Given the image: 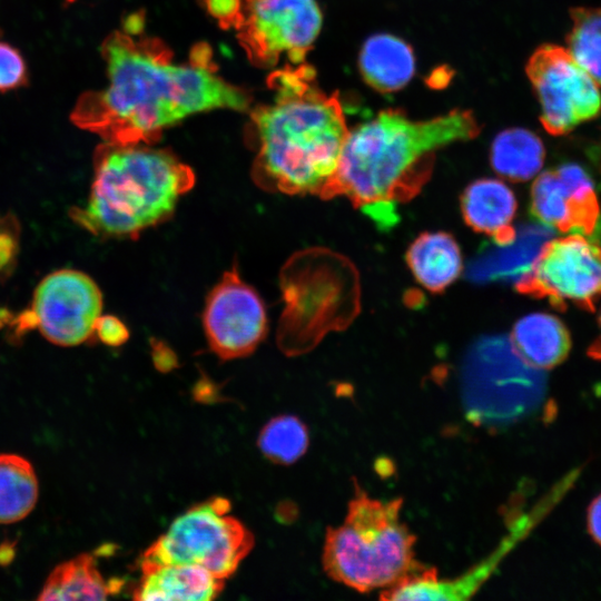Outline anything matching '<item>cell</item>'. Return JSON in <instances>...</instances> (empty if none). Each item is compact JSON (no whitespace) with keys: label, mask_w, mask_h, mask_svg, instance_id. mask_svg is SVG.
<instances>
[{"label":"cell","mask_w":601,"mask_h":601,"mask_svg":"<svg viewBox=\"0 0 601 601\" xmlns=\"http://www.w3.org/2000/svg\"><path fill=\"white\" fill-rule=\"evenodd\" d=\"M101 52L107 86L82 93L70 118L107 144H151L193 115L247 106L245 93L224 80L205 53L176 62L168 51L129 31L110 35Z\"/></svg>","instance_id":"cell-1"},{"label":"cell","mask_w":601,"mask_h":601,"mask_svg":"<svg viewBox=\"0 0 601 601\" xmlns=\"http://www.w3.org/2000/svg\"><path fill=\"white\" fill-rule=\"evenodd\" d=\"M270 86L273 99L253 114V179L267 191L325 197L349 131L341 101L307 66L277 72Z\"/></svg>","instance_id":"cell-2"},{"label":"cell","mask_w":601,"mask_h":601,"mask_svg":"<svg viewBox=\"0 0 601 601\" xmlns=\"http://www.w3.org/2000/svg\"><path fill=\"white\" fill-rule=\"evenodd\" d=\"M473 114L453 110L414 121L383 110L346 137L335 177L325 195L343 194L380 223H391L394 200L427 174L435 152L479 134Z\"/></svg>","instance_id":"cell-3"},{"label":"cell","mask_w":601,"mask_h":601,"mask_svg":"<svg viewBox=\"0 0 601 601\" xmlns=\"http://www.w3.org/2000/svg\"><path fill=\"white\" fill-rule=\"evenodd\" d=\"M149 144H107L95 155L88 203L72 219L93 235L136 237L168 219L195 174L168 150Z\"/></svg>","instance_id":"cell-4"},{"label":"cell","mask_w":601,"mask_h":601,"mask_svg":"<svg viewBox=\"0 0 601 601\" xmlns=\"http://www.w3.org/2000/svg\"><path fill=\"white\" fill-rule=\"evenodd\" d=\"M401 497L381 501L355 484L342 525L328 528L322 563L326 574L359 592L388 589L427 568L414 554L415 536L401 521Z\"/></svg>","instance_id":"cell-5"},{"label":"cell","mask_w":601,"mask_h":601,"mask_svg":"<svg viewBox=\"0 0 601 601\" xmlns=\"http://www.w3.org/2000/svg\"><path fill=\"white\" fill-rule=\"evenodd\" d=\"M229 511L230 502L220 496L194 505L145 550L139 569L191 564L219 579L229 578L255 543L253 533Z\"/></svg>","instance_id":"cell-6"},{"label":"cell","mask_w":601,"mask_h":601,"mask_svg":"<svg viewBox=\"0 0 601 601\" xmlns=\"http://www.w3.org/2000/svg\"><path fill=\"white\" fill-rule=\"evenodd\" d=\"M101 309L102 295L90 276L76 269H59L37 285L31 308L18 318V329L38 328L52 344L76 346L95 333Z\"/></svg>","instance_id":"cell-7"},{"label":"cell","mask_w":601,"mask_h":601,"mask_svg":"<svg viewBox=\"0 0 601 601\" xmlns=\"http://www.w3.org/2000/svg\"><path fill=\"white\" fill-rule=\"evenodd\" d=\"M528 77L541 107V122L563 135L601 114V89L568 49L543 45L526 63Z\"/></svg>","instance_id":"cell-8"},{"label":"cell","mask_w":601,"mask_h":601,"mask_svg":"<svg viewBox=\"0 0 601 601\" xmlns=\"http://www.w3.org/2000/svg\"><path fill=\"white\" fill-rule=\"evenodd\" d=\"M316 0H242L235 26L253 58L262 62L304 60L322 29Z\"/></svg>","instance_id":"cell-9"},{"label":"cell","mask_w":601,"mask_h":601,"mask_svg":"<svg viewBox=\"0 0 601 601\" xmlns=\"http://www.w3.org/2000/svg\"><path fill=\"white\" fill-rule=\"evenodd\" d=\"M203 325L208 345L219 358L245 357L266 336L265 305L258 293L233 268L207 295Z\"/></svg>","instance_id":"cell-10"},{"label":"cell","mask_w":601,"mask_h":601,"mask_svg":"<svg viewBox=\"0 0 601 601\" xmlns=\"http://www.w3.org/2000/svg\"><path fill=\"white\" fill-rule=\"evenodd\" d=\"M524 289L556 303H594L601 298V248L581 233L552 238Z\"/></svg>","instance_id":"cell-11"},{"label":"cell","mask_w":601,"mask_h":601,"mask_svg":"<svg viewBox=\"0 0 601 601\" xmlns=\"http://www.w3.org/2000/svg\"><path fill=\"white\" fill-rule=\"evenodd\" d=\"M555 230L540 223L513 229L492 239V246L470 265V278L480 282H506L524 289L535 264Z\"/></svg>","instance_id":"cell-12"},{"label":"cell","mask_w":601,"mask_h":601,"mask_svg":"<svg viewBox=\"0 0 601 601\" xmlns=\"http://www.w3.org/2000/svg\"><path fill=\"white\" fill-rule=\"evenodd\" d=\"M132 598L144 601H209L218 597L225 580L191 564H165L140 569Z\"/></svg>","instance_id":"cell-13"},{"label":"cell","mask_w":601,"mask_h":601,"mask_svg":"<svg viewBox=\"0 0 601 601\" xmlns=\"http://www.w3.org/2000/svg\"><path fill=\"white\" fill-rule=\"evenodd\" d=\"M462 213L474 230L499 239L509 235L518 200L512 188L499 178H482L470 184L462 196Z\"/></svg>","instance_id":"cell-14"},{"label":"cell","mask_w":601,"mask_h":601,"mask_svg":"<svg viewBox=\"0 0 601 601\" xmlns=\"http://www.w3.org/2000/svg\"><path fill=\"white\" fill-rule=\"evenodd\" d=\"M510 341L515 352L535 370L560 364L570 351V336L563 323L552 314L535 312L521 317Z\"/></svg>","instance_id":"cell-15"},{"label":"cell","mask_w":601,"mask_h":601,"mask_svg":"<svg viewBox=\"0 0 601 601\" xmlns=\"http://www.w3.org/2000/svg\"><path fill=\"white\" fill-rule=\"evenodd\" d=\"M415 279L426 289L439 292L461 275L463 258L455 239L442 231L420 235L406 254Z\"/></svg>","instance_id":"cell-16"},{"label":"cell","mask_w":601,"mask_h":601,"mask_svg":"<svg viewBox=\"0 0 601 601\" xmlns=\"http://www.w3.org/2000/svg\"><path fill=\"white\" fill-rule=\"evenodd\" d=\"M358 62L365 81L381 92L403 88L415 68L411 47L391 35H376L367 39Z\"/></svg>","instance_id":"cell-17"},{"label":"cell","mask_w":601,"mask_h":601,"mask_svg":"<svg viewBox=\"0 0 601 601\" xmlns=\"http://www.w3.org/2000/svg\"><path fill=\"white\" fill-rule=\"evenodd\" d=\"M122 581L106 580L93 555L79 554L57 565L49 574L38 600H105L120 591Z\"/></svg>","instance_id":"cell-18"},{"label":"cell","mask_w":601,"mask_h":601,"mask_svg":"<svg viewBox=\"0 0 601 601\" xmlns=\"http://www.w3.org/2000/svg\"><path fill=\"white\" fill-rule=\"evenodd\" d=\"M530 208L538 223L552 229L588 233L594 223L578 207L555 170L535 177Z\"/></svg>","instance_id":"cell-19"},{"label":"cell","mask_w":601,"mask_h":601,"mask_svg":"<svg viewBox=\"0 0 601 601\" xmlns=\"http://www.w3.org/2000/svg\"><path fill=\"white\" fill-rule=\"evenodd\" d=\"M541 139L528 129L512 128L500 132L492 142L491 165L501 177L525 181L536 177L544 162Z\"/></svg>","instance_id":"cell-20"},{"label":"cell","mask_w":601,"mask_h":601,"mask_svg":"<svg viewBox=\"0 0 601 601\" xmlns=\"http://www.w3.org/2000/svg\"><path fill=\"white\" fill-rule=\"evenodd\" d=\"M38 493L32 464L18 454H0V524L24 519L33 510Z\"/></svg>","instance_id":"cell-21"},{"label":"cell","mask_w":601,"mask_h":601,"mask_svg":"<svg viewBox=\"0 0 601 601\" xmlns=\"http://www.w3.org/2000/svg\"><path fill=\"white\" fill-rule=\"evenodd\" d=\"M570 17L566 49L601 89V7L572 8Z\"/></svg>","instance_id":"cell-22"},{"label":"cell","mask_w":601,"mask_h":601,"mask_svg":"<svg viewBox=\"0 0 601 601\" xmlns=\"http://www.w3.org/2000/svg\"><path fill=\"white\" fill-rule=\"evenodd\" d=\"M309 443L305 424L293 415L272 418L260 431L258 447L269 461L288 465L300 459Z\"/></svg>","instance_id":"cell-23"},{"label":"cell","mask_w":601,"mask_h":601,"mask_svg":"<svg viewBox=\"0 0 601 601\" xmlns=\"http://www.w3.org/2000/svg\"><path fill=\"white\" fill-rule=\"evenodd\" d=\"M27 62L12 45L0 40V92L21 88L28 83Z\"/></svg>","instance_id":"cell-24"},{"label":"cell","mask_w":601,"mask_h":601,"mask_svg":"<svg viewBox=\"0 0 601 601\" xmlns=\"http://www.w3.org/2000/svg\"><path fill=\"white\" fill-rule=\"evenodd\" d=\"M18 226L13 218L0 217V275L7 276L16 265Z\"/></svg>","instance_id":"cell-25"},{"label":"cell","mask_w":601,"mask_h":601,"mask_svg":"<svg viewBox=\"0 0 601 601\" xmlns=\"http://www.w3.org/2000/svg\"><path fill=\"white\" fill-rule=\"evenodd\" d=\"M95 333L102 343L109 346H119L124 344L129 336V332L125 324L111 315H100L95 326Z\"/></svg>","instance_id":"cell-26"},{"label":"cell","mask_w":601,"mask_h":601,"mask_svg":"<svg viewBox=\"0 0 601 601\" xmlns=\"http://www.w3.org/2000/svg\"><path fill=\"white\" fill-rule=\"evenodd\" d=\"M242 0H207L209 11L221 22L235 24L239 18Z\"/></svg>","instance_id":"cell-27"},{"label":"cell","mask_w":601,"mask_h":601,"mask_svg":"<svg viewBox=\"0 0 601 601\" xmlns=\"http://www.w3.org/2000/svg\"><path fill=\"white\" fill-rule=\"evenodd\" d=\"M588 531L592 539L601 545V494L589 505Z\"/></svg>","instance_id":"cell-28"},{"label":"cell","mask_w":601,"mask_h":601,"mask_svg":"<svg viewBox=\"0 0 601 601\" xmlns=\"http://www.w3.org/2000/svg\"><path fill=\"white\" fill-rule=\"evenodd\" d=\"M600 334H599V337L597 339V342L594 343V345L591 347L590 349V354L592 356H594L595 358H599L601 359V314H600Z\"/></svg>","instance_id":"cell-29"},{"label":"cell","mask_w":601,"mask_h":601,"mask_svg":"<svg viewBox=\"0 0 601 601\" xmlns=\"http://www.w3.org/2000/svg\"><path fill=\"white\" fill-rule=\"evenodd\" d=\"M0 35H1V31H0Z\"/></svg>","instance_id":"cell-30"}]
</instances>
